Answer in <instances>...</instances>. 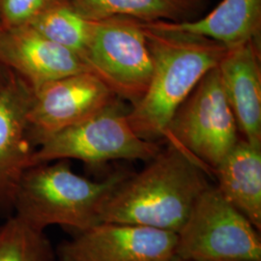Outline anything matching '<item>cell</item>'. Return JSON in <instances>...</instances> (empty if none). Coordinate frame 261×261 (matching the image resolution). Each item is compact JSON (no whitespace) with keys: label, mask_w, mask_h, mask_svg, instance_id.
I'll list each match as a JSON object with an SVG mask.
<instances>
[{"label":"cell","mask_w":261,"mask_h":261,"mask_svg":"<svg viewBox=\"0 0 261 261\" xmlns=\"http://www.w3.org/2000/svg\"><path fill=\"white\" fill-rule=\"evenodd\" d=\"M0 62L18 73L32 93L47 83L90 72L75 53L44 37L30 25L0 28Z\"/></svg>","instance_id":"obj_10"},{"label":"cell","mask_w":261,"mask_h":261,"mask_svg":"<svg viewBox=\"0 0 261 261\" xmlns=\"http://www.w3.org/2000/svg\"><path fill=\"white\" fill-rule=\"evenodd\" d=\"M32 167L59 160H79L89 166L116 160L144 161L162 149L157 142L142 140L130 127L119 100L102 112L41 140Z\"/></svg>","instance_id":"obj_4"},{"label":"cell","mask_w":261,"mask_h":261,"mask_svg":"<svg viewBox=\"0 0 261 261\" xmlns=\"http://www.w3.org/2000/svg\"><path fill=\"white\" fill-rule=\"evenodd\" d=\"M207 261H255V260H245V259H225V260H207Z\"/></svg>","instance_id":"obj_21"},{"label":"cell","mask_w":261,"mask_h":261,"mask_svg":"<svg viewBox=\"0 0 261 261\" xmlns=\"http://www.w3.org/2000/svg\"><path fill=\"white\" fill-rule=\"evenodd\" d=\"M259 41L226 49L218 70L224 93L243 139L261 146V69Z\"/></svg>","instance_id":"obj_12"},{"label":"cell","mask_w":261,"mask_h":261,"mask_svg":"<svg viewBox=\"0 0 261 261\" xmlns=\"http://www.w3.org/2000/svg\"><path fill=\"white\" fill-rule=\"evenodd\" d=\"M140 172H130L101 211V222L140 224L177 232L197 198L211 184L210 172L177 146L166 143Z\"/></svg>","instance_id":"obj_1"},{"label":"cell","mask_w":261,"mask_h":261,"mask_svg":"<svg viewBox=\"0 0 261 261\" xmlns=\"http://www.w3.org/2000/svg\"><path fill=\"white\" fill-rule=\"evenodd\" d=\"M167 261H188L185 260V259H183V258H180V257H178L177 255H174L173 257H171L170 259H168Z\"/></svg>","instance_id":"obj_20"},{"label":"cell","mask_w":261,"mask_h":261,"mask_svg":"<svg viewBox=\"0 0 261 261\" xmlns=\"http://www.w3.org/2000/svg\"><path fill=\"white\" fill-rule=\"evenodd\" d=\"M28 25L84 60L94 20L85 19L68 0H53Z\"/></svg>","instance_id":"obj_16"},{"label":"cell","mask_w":261,"mask_h":261,"mask_svg":"<svg viewBox=\"0 0 261 261\" xmlns=\"http://www.w3.org/2000/svg\"><path fill=\"white\" fill-rule=\"evenodd\" d=\"M189 1H191L192 3L196 4V6H198V7L202 8V9H204V7H205L206 5V2H207V0H189Z\"/></svg>","instance_id":"obj_19"},{"label":"cell","mask_w":261,"mask_h":261,"mask_svg":"<svg viewBox=\"0 0 261 261\" xmlns=\"http://www.w3.org/2000/svg\"><path fill=\"white\" fill-rule=\"evenodd\" d=\"M153 61L149 85L127 117L142 140H165L178 108L220 63L227 47L210 38L142 22Z\"/></svg>","instance_id":"obj_2"},{"label":"cell","mask_w":261,"mask_h":261,"mask_svg":"<svg viewBox=\"0 0 261 261\" xmlns=\"http://www.w3.org/2000/svg\"><path fill=\"white\" fill-rule=\"evenodd\" d=\"M175 255L188 261H261L260 231L210 185L176 232Z\"/></svg>","instance_id":"obj_6"},{"label":"cell","mask_w":261,"mask_h":261,"mask_svg":"<svg viewBox=\"0 0 261 261\" xmlns=\"http://www.w3.org/2000/svg\"><path fill=\"white\" fill-rule=\"evenodd\" d=\"M53 0H0V28L28 25Z\"/></svg>","instance_id":"obj_18"},{"label":"cell","mask_w":261,"mask_h":261,"mask_svg":"<svg viewBox=\"0 0 261 261\" xmlns=\"http://www.w3.org/2000/svg\"><path fill=\"white\" fill-rule=\"evenodd\" d=\"M238 132L218 67H215L178 108L164 141L184 150L212 175L239 140Z\"/></svg>","instance_id":"obj_5"},{"label":"cell","mask_w":261,"mask_h":261,"mask_svg":"<svg viewBox=\"0 0 261 261\" xmlns=\"http://www.w3.org/2000/svg\"><path fill=\"white\" fill-rule=\"evenodd\" d=\"M0 261H58L44 231L13 215L0 224Z\"/></svg>","instance_id":"obj_17"},{"label":"cell","mask_w":261,"mask_h":261,"mask_svg":"<svg viewBox=\"0 0 261 261\" xmlns=\"http://www.w3.org/2000/svg\"><path fill=\"white\" fill-rule=\"evenodd\" d=\"M212 175L224 199L261 231V146L239 138Z\"/></svg>","instance_id":"obj_13"},{"label":"cell","mask_w":261,"mask_h":261,"mask_svg":"<svg viewBox=\"0 0 261 261\" xmlns=\"http://www.w3.org/2000/svg\"><path fill=\"white\" fill-rule=\"evenodd\" d=\"M84 61L119 100L134 107L146 92L153 71L142 22L127 17L94 20Z\"/></svg>","instance_id":"obj_7"},{"label":"cell","mask_w":261,"mask_h":261,"mask_svg":"<svg viewBox=\"0 0 261 261\" xmlns=\"http://www.w3.org/2000/svg\"><path fill=\"white\" fill-rule=\"evenodd\" d=\"M154 22L162 28L210 38L229 48L250 40L259 41L261 0H223L201 19Z\"/></svg>","instance_id":"obj_14"},{"label":"cell","mask_w":261,"mask_h":261,"mask_svg":"<svg viewBox=\"0 0 261 261\" xmlns=\"http://www.w3.org/2000/svg\"><path fill=\"white\" fill-rule=\"evenodd\" d=\"M176 233L140 224L101 222L56 249L58 261H167L175 255Z\"/></svg>","instance_id":"obj_8"},{"label":"cell","mask_w":261,"mask_h":261,"mask_svg":"<svg viewBox=\"0 0 261 261\" xmlns=\"http://www.w3.org/2000/svg\"><path fill=\"white\" fill-rule=\"evenodd\" d=\"M130 171L119 169L102 181L75 173L69 160L28 168L19 183L14 214L33 228L44 231L59 225L73 234L101 223L102 208Z\"/></svg>","instance_id":"obj_3"},{"label":"cell","mask_w":261,"mask_h":261,"mask_svg":"<svg viewBox=\"0 0 261 261\" xmlns=\"http://www.w3.org/2000/svg\"><path fill=\"white\" fill-rule=\"evenodd\" d=\"M119 99L91 72L68 75L41 86L28 108V134L39 143L84 121Z\"/></svg>","instance_id":"obj_9"},{"label":"cell","mask_w":261,"mask_h":261,"mask_svg":"<svg viewBox=\"0 0 261 261\" xmlns=\"http://www.w3.org/2000/svg\"><path fill=\"white\" fill-rule=\"evenodd\" d=\"M33 93L22 81L0 89V216L14 213L22 176L32 167L34 150L28 140V108Z\"/></svg>","instance_id":"obj_11"},{"label":"cell","mask_w":261,"mask_h":261,"mask_svg":"<svg viewBox=\"0 0 261 261\" xmlns=\"http://www.w3.org/2000/svg\"><path fill=\"white\" fill-rule=\"evenodd\" d=\"M83 17L101 20L127 17L141 22L196 19L202 8L189 0H68Z\"/></svg>","instance_id":"obj_15"}]
</instances>
